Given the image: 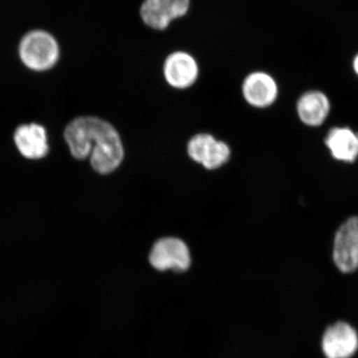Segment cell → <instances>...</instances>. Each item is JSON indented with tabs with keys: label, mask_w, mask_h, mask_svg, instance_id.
I'll return each instance as SVG.
<instances>
[{
	"label": "cell",
	"mask_w": 358,
	"mask_h": 358,
	"mask_svg": "<svg viewBox=\"0 0 358 358\" xmlns=\"http://www.w3.org/2000/svg\"><path fill=\"white\" fill-rule=\"evenodd\" d=\"M64 136L71 155L78 159L91 156L96 172L114 171L122 162L124 150L117 131L109 123L92 116H85L67 125Z\"/></svg>",
	"instance_id": "cell-1"
},
{
	"label": "cell",
	"mask_w": 358,
	"mask_h": 358,
	"mask_svg": "<svg viewBox=\"0 0 358 358\" xmlns=\"http://www.w3.org/2000/svg\"><path fill=\"white\" fill-rule=\"evenodd\" d=\"M20 57L29 69L44 71L56 64L59 56V49L52 36L43 31H34L22 38Z\"/></svg>",
	"instance_id": "cell-2"
},
{
	"label": "cell",
	"mask_w": 358,
	"mask_h": 358,
	"mask_svg": "<svg viewBox=\"0 0 358 358\" xmlns=\"http://www.w3.org/2000/svg\"><path fill=\"white\" fill-rule=\"evenodd\" d=\"M334 261L343 273L358 268V217H352L340 227L334 238Z\"/></svg>",
	"instance_id": "cell-3"
},
{
	"label": "cell",
	"mask_w": 358,
	"mask_h": 358,
	"mask_svg": "<svg viewBox=\"0 0 358 358\" xmlns=\"http://www.w3.org/2000/svg\"><path fill=\"white\" fill-rule=\"evenodd\" d=\"M150 262L156 270L181 272L189 268L191 257L182 241L170 237L157 241L151 250Z\"/></svg>",
	"instance_id": "cell-4"
},
{
	"label": "cell",
	"mask_w": 358,
	"mask_h": 358,
	"mask_svg": "<svg viewBox=\"0 0 358 358\" xmlns=\"http://www.w3.org/2000/svg\"><path fill=\"white\" fill-rule=\"evenodd\" d=\"M189 3V0H145L141 8V15L150 28L163 30L170 22L186 15Z\"/></svg>",
	"instance_id": "cell-5"
},
{
	"label": "cell",
	"mask_w": 358,
	"mask_h": 358,
	"mask_svg": "<svg viewBox=\"0 0 358 358\" xmlns=\"http://www.w3.org/2000/svg\"><path fill=\"white\" fill-rule=\"evenodd\" d=\"M187 152L192 159L208 169L221 167L227 162L231 155L229 147L225 143L217 141L206 134L192 138L187 145Z\"/></svg>",
	"instance_id": "cell-6"
},
{
	"label": "cell",
	"mask_w": 358,
	"mask_h": 358,
	"mask_svg": "<svg viewBox=\"0 0 358 358\" xmlns=\"http://www.w3.org/2000/svg\"><path fill=\"white\" fill-rule=\"evenodd\" d=\"M323 351L327 358H349L358 348L356 331L345 323H338L326 331Z\"/></svg>",
	"instance_id": "cell-7"
},
{
	"label": "cell",
	"mask_w": 358,
	"mask_h": 358,
	"mask_svg": "<svg viewBox=\"0 0 358 358\" xmlns=\"http://www.w3.org/2000/svg\"><path fill=\"white\" fill-rule=\"evenodd\" d=\"M198 64L187 53H173L165 62V78L173 87L186 88L192 86L198 78Z\"/></svg>",
	"instance_id": "cell-8"
},
{
	"label": "cell",
	"mask_w": 358,
	"mask_h": 358,
	"mask_svg": "<svg viewBox=\"0 0 358 358\" xmlns=\"http://www.w3.org/2000/svg\"><path fill=\"white\" fill-rule=\"evenodd\" d=\"M15 141L17 149L26 158L42 159L48 153L47 133L42 125H21L15 131Z\"/></svg>",
	"instance_id": "cell-9"
},
{
	"label": "cell",
	"mask_w": 358,
	"mask_h": 358,
	"mask_svg": "<svg viewBox=\"0 0 358 358\" xmlns=\"http://www.w3.org/2000/svg\"><path fill=\"white\" fill-rule=\"evenodd\" d=\"M243 95L250 105L257 107L271 106L278 95V88L271 76L255 73L248 76L243 84Z\"/></svg>",
	"instance_id": "cell-10"
},
{
	"label": "cell",
	"mask_w": 358,
	"mask_h": 358,
	"mask_svg": "<svg viewBox=\"0 0 358 358\" xmlns=\"http://www.w3.org/2000/svg\"><path fill=\"white\" fill-rule=\"evenodd\" d=\"M334 159L343 162L352 163L358 157V133L349 128L331 129L325 138Z\"/></svg>",
	"instance_id": "cell-11"
},
{
	"label": "cell",
	"mask_w": 358,
	"mask_h": 358,
	"mask_svg": "<svg viewBox=\"0 0 358 358\" xmlns=\"http://www.w3.org/2000/svg\"><path fill=\"white\" fill-rule=\"evenodd\" d=\"M299 118L310 127H319L328 116L330 104L324 94L310 92L304 94L298 101Z\"/></svg>",
	"instance_id": "cell-12"
},
{
	"label": "cell",
	"mask_w": 358,
	"mask_h": 358,
	"mask_svg": "<svg viewBox=\"0 0 358 358\" xmlns=\"http://www.w3.org/2000/svg\"><path fill=\"white\" fill-rule=\"evenodd\" d=\"M353 66H355L356 73L358 75V55L356 57L355 62H353Z\"/></svg>",
	"instance_id": "cell-13"
}]
</instances>
